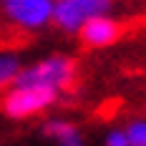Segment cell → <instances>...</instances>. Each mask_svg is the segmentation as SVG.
Listing matches in <instances>:
<instances>
[{
  "instance_id": "obj_3",
  "label": "cell",
  "mask_w": 146,
  "mask_h": 146,
  "mask_svg": "<svg viewBox=\"0 0 146 146\" xmlns=\"http://www.w3.org/2000/svg\"><path fill=\"white\" fill-rule=\"evenodd\" d=\"M111 5L103 0H63L53 5V23L63 30H81L83 23H88L91 18H98L108 10Z\"/></svg>"
},
{
  "instance_id": "obj_9",
  "label": "cell",
  "mask_w": 146,
  "mask_h": 146,
  "mask_svg": "<svg viewBox=\"0 0 146 146\" xmlns=\"http://www.w3.org/2000/svg\"><path fill=\"white\" fill-rule=\"evenodd\" d=\"M106 146H129V139H126V133H121V131H113L111 136H108Z\"/></svg>"
},
{
  "instance_id": "obj_1",
  "label": "cell",
  "mask_w": 146,
  "mask_h": 146,
  "mask_svg": "<svg viewBox=\"0 0 146 146\" xmlns=\"http://www.w3.org/2000/svg\"><path fill=\"white\" fill-rule=\"evenodd\" d=\"M78 86V66L73 58L53 56V58L38 63L35 68L18 73L13 88H50V91H73Z\"/></svg>"
},
{
  "instance_id": "obj_5",
  "label": "cell",
  "mask_w": 146,
  "mask_h": 146,
  "mask_svg": "<svg viewBox=\"0 0 146 146\" xmlns=\"http://www.w3.org/2000/svg\"><path fill=\"white\" fill-rule=\"evenodd\" d=\"M3 10L10 20L20 23L23 28H38L50 18L53 5L45 0H10L3 5Z\"/></svg>"
},
{
  "instance_id": "obj_4",
  "label": "cell",
  "mask_w": 146,
  "mask_h": 146,
  "mask_svg": "<svg viewBox=\"0 0 146 146\" xmlns=\"http://www.w3.org/2000/svg\"><path fill=\"white\" fill-rule=\"evenodd\" d=\"M133 18H126V20H111L106 15H98V18H91L88 23L81 25L78 35H81V43L86 48H103V45H111L121 40L129 30L133 28Z\"/></svg>"
},
{
  "instance_id": "obj_6",
  "label": "cell",
  "mask_w": 146,
  "mask_h": 146,
  "mask_svg": "<svg viewBox=\"0 0 146 146\" xmlns=\"http://www.w3.org/2000/svg\"><path fill=\"white\" fill-rule=\"evenodd\" d=\"M45 133L60 139L63 146H81V139H78V133H76V129H73L71 123H48Z\"/></svg>"
},
{
  "instance_id": "obj_2",
  "label": "cell",
  "mask_w": 146,
  "mask_h": 146,
  "mask_svg": "<svg viewBox=\"0 0 146 146\" xmlns=\"http://www.w3.org/2000/svg\"><path fill=\"white\" fill-rule=\"evenodd\" d=\"M53 101H56V91L50 88H15L10 93L0 96V111H5L13 118H25L40 113Z\"/></svg>"
},
{
  "instance_id": "obj_7",
  "label": "cell",
  "mask_w": 146,
  "mask_h": 146,
  "mask_svg": "<svg viewBox=\"0 0 146 146\" xmlns=\"http://www.w3.org/2000/svg\"><path fill=\"white\" fill-rule=\"evenodd\" d=\"M18 60L15 58H0V93L5 88L13 86V81L18 78Z\"/></svg>"
},
{
  "instance_id": "obj_8",
  "label": "cell",
  "mask_w": 146,
  "mask_h": 146,
  "mask_svg": "<svg viewBox=\"0 0 146 146\" xmlns=\"http://www.w3.org/2000/svg\"><path fill=\"white\" fill-rule=\"evenodd\" d=\"M126 139H129V146H146V123H131Z\"/></svg>"
}]
</instances>
